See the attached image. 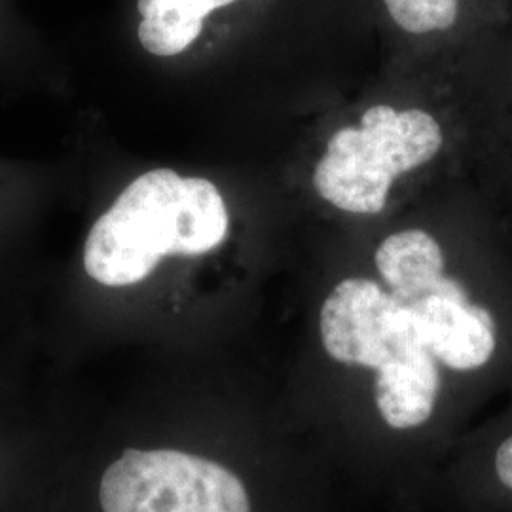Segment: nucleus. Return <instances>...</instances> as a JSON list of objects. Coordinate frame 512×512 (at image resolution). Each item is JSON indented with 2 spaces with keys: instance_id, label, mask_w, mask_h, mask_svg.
I'll return each mask as SVG.
<instances>
[{
  "instance_id": "f257e3e1",
  "label": "nucleus",
  "mask_w": 512,
  "mask_h": 512,
  "mask_svg": "<svg viewBox=\"0 0 512 512\" xmlns=\"http://www.w3.org/2000/svg\"><path fill=\"white\" fill-rule=\"evenodd\" d=\"M319 334L332 361L372 374V403L389 431L414 435L454 412L450 378L414 313L382 283L340 281L319 311Z\"/></svg>"
},
{
  "instance_id": "f03ea898",
  "label": "nucleus",
  "mask_w": 512,
  "mask_h": 512,
  "mask_svg": "<svg viewBox=\"0 0 512 512\" xmlns=\"http://www.w3.org/2000/svg\"><path fill=\"white\" fill-rule=\"evenodd\" d=\"M228 234L219 188L202 177L154 169L129 184L86 241L84 266L107 287L135 285L164 256H200Z\"/></svg>"
},
{
  "instance_id": "7ed1b4c3",
  "label": "nucleus",
  "mask_w": 512,
  "mask_h": 512,
  "mask_svg": "<svg viewBox=\"0 0 512 512\" xmlns=\"http://www.w3.org/2000/svg\"><path fill=\"white\" fill-rule=\"evenodd\" d=\"M442 143V128L433 114L374 105L359 126L330 137L315 165L313 186L342 211L376 215L384 209L393 181L431 162Z\"/></svg>"
},
{
  "instance_id": "20e7f679",
  "label": "nucleus",
  "mask_w": 512,
  "mask_h": 512,
  "mask_svg": "<svg viewBox=\"0 0 512 512\" xmlns=\"http://www.w3.org/2000/svg\"><path fill=\"white\" fill-rule=\"evenodd\" d=\"M103 512H255L232 469L183 450H126L99 486Z\"/></svg>"
},
{
  "instance_id": "39448f33",
  "label": "nucleus",
  "mask_w": 512,
  "mask_h": 512,
  "mask_svg": "<svg viewBox=\"0 0 512 512\" xmlns=\"http://www.w3.org/2000/svg\"><path fill=\"white\" fill-rule=\"evenodd\" d=\"M458 484L469 512H512V404L467 444Z\"/></svg>"
},
{
  "instance_id": "423d86ee",
  "label": "nucleus",
  "mask_w": 512,
  "mask_h": 512,
  "mask_svg": "<svg viewBox=\"0 0 512 512\" xmlns=\"http://www.w3.org/2000/svg\"><path fill=\"white\" fill-rule=\"evenodd\" d=\"M234 0H139V40L154 55L184 52L203 29V19Z\"/></svg>"
},
{
  "instance_id": "0eeeda50",
  "label": "nucleus",
  "mask_w": 512,
  "mask_h": 512,
  "mask_svg": "<svg viewBox=\"0 0 512 512\" xmlns=\"http://www.w3.org/2000/svg\"><path fill=\"white\" fill-rule=\"evenodd\" d=\"M391 19L408 33L448 31L459 18V0H384Z\"/></svg>"
}]
</instances>
